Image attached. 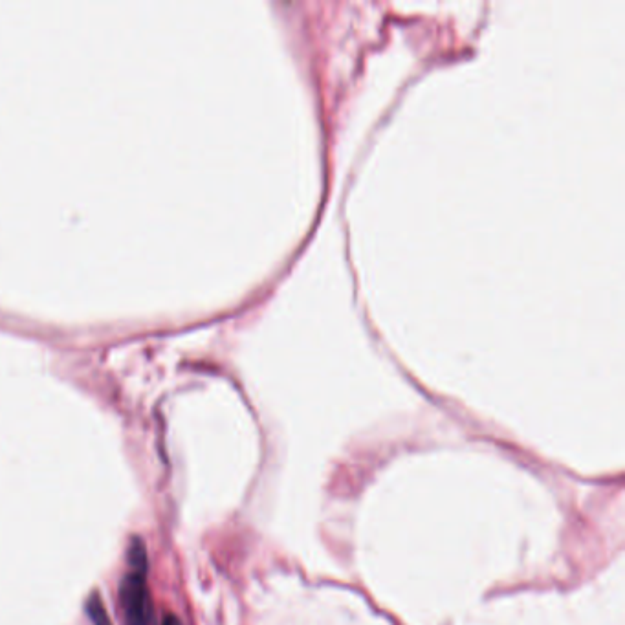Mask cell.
Masks as SVG:
<instances>
[{
	"instance_id": "277c9868",
	"label": "cell",
	"mask_w": 625,
	"mask_h": 625,
	"mask_svg": "<svg viewBox=\"0 0 625 625\" xmlns=\"http://www.w3.org/2000/svg\"><path fill=\"white\" fill-rule=\"evenodd\" d=\"M164 625H182L180 620L173 615L165 616Z\"/></svg>"
},
{
	"instance_id": "3957f363",
	"label": "cell",
	"mask_w": 625,
	"mask_h": 625,
	"mask_svg": "<svg viewBox=\"0 0 625 625\" xmlns=\"http://www.w3.org/2000/svg\"><path fill=\"white\" fill-rule=\"evenodd\" d=\"M87 613L94 625H110L109 616L105 613V607L101 605L98 594H92L87 604Z\"/></svg>"
},
{
	"instance_id": "6da1fadb",
	"label": "cell",
	"mask_w": 625,
	"mask_h": 625,
	"mask_svg": "<svg viewBox=\"0 0 625 625\" xmlns=\"http://www.w3.org/2000/svg\"><path fill=\"white\" fill-rule=\"evenodd\" d=\"M120 598L127 625H153V605L145 574H127L121 582Z\"/></svg>"
},
{
	"instance_id": "7a4b0ae2",
	"label": "cell",
	"mask_w": 625,
	"mask_h": 625,
	"mask_svg": "<svg viewBox=\"0 0 625 625\" xmlns=\"http://www.w3.org/2000/svg\"><path fill=\"white\" fill-rule=\"evenodd\" d=\"M129 563H131L132 572L145 574L147 572V556L143 543L138 538H132L131 547H129Z\"/></svg>"
}]
</instances>
